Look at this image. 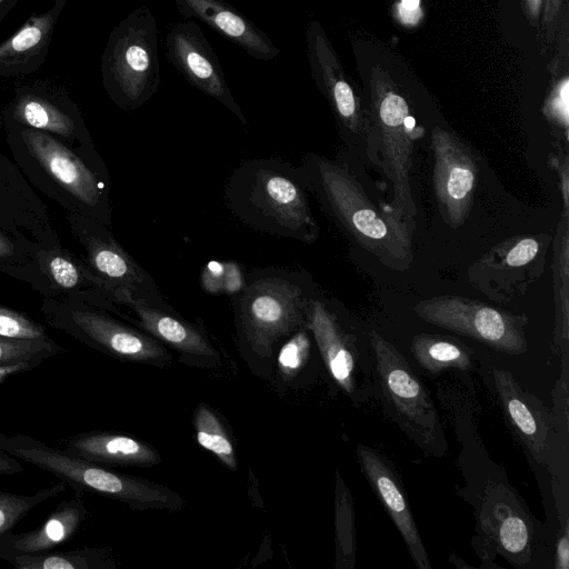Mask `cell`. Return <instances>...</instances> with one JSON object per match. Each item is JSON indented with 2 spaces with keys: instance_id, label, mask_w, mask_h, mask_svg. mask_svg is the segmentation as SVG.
Here are the masks:
<instances>
[{
  "instance_id": "7c38bea8",
  "label": "cell",
  "mask_w": 569,
  "mask_h": 569,
  "mask_svg": "<svg viewBox=\"0 0 569 569\" xmlns=\"http://www.w3.org/2000/svg\"><path fill=\"white\" fill-rule=\"evenodd\" d=\"M70 321L89 346L126 362L164 368L172 358L168 348L137 328L91 310H73Z\"/></svg>"
},
{
  "instance_id": "ac0fdd59",
  "label": "cell",
  "mask_w": 569,
  "mask_h": 569,
  "mask_svg": "<svg viewBox=\"0 0 569 569\" xmlns=\"http://www.w3.org/2000/svg\"><path fill=\"white\" fill-rule=\"evenodd\" d=\"M64 450L101 466L151 467L161 461L159 452L149 443L111 431L72 436L66 441Z\"/></svg>"
},
{
  "instance_id": "d6a6232c",
  "label": "cell",
  "mask_w": 569,
  "mask_h": 569,
  "mask_svg": "<svg viewBox=\"0 0 569 569\" xmlns=\"http://www.w3.org/2000/svg\"><path fill=\"white\" fill-rule=\"evenodd\" d=\"M569 567V530L566 521L562 533L559 536L556 545L555 568L568 569Z\"/></svg>"
},
{
  "instance_id": "8fae6325",
  "label": "cell",
  "mask_w": 569,
  "mask_h": 569,
  "mask_svg": "<svg viewBox=\"0 0 569 569\" xmlns=\"http://www.w3.org/2000/svg\"><path fill=\"white\" fill-rule=\"evenodd\" d=\"M306 326L332 380L352 400H359L361 369L356 340L333 306L317 291L307 306Z\"/></svg>"
},
{
  "instance_id": "e0dca14e",
  "label": "cell",
  "mask_w": 569,
  "mask_h": 569,
  "mask_svg": "<svg viewBox=\"0 0 569 569\" xmlns=\"http://www.w3.org/2000/svg\"><path fill=\"white\" fill-rule=\"evenodd\" d=\"M22 139L42 167L84 204L97 207L104 184L64 146L39 130H24Z\"/></svg>"
},
{
  "instance_id": "484cf974",
  "label": "cell",
  "mask_w": 569,
  "mask_h": 569,
  "mask_svg": "<svg viewBox=\"0 0 569 569\" xmlns=\"http://www.w3.org/2000/svg\"><path fill=\"white\" fill-rule=\"evenodd\" d=\"M312 336L307 326H302L291 333L277 349L274 356L279 383L292 385L306 369L312 349Z\"/></svg>"
},
{
  "instance_id": "5b68a950",
  "label": "cell",
  "mask_w": 569,
  "mask_h": 569,
  "mask_svg": "<svg viewBox=\"0 0 569 569\" xmlns=\"http://www.w3.org/2000/svg\"><path fill=\"white\" fill-rule=\"evenodd\" d=\"M382 402L390 418L426 453L441 457L446 440L436 406L406 358L377 331L369 335Z\"/></svg>"
},
{
  "instance_id": "8992f818",
  "label": "cell",
  "mask_w": 569,
  "mask_h": 569,
  "mask_svg": "<svg viewBox=\"0 0 569 569\" xmlns=\"http://www.w3.org/2000/svg\"><path fill=\"white\" fill-rule=\"evenodd\" d=\"M419 318L508 355L528 349V318L493 308L463 296L445 295L419 301L413 307Z\"/></svg>"
},
{
  "instance_id": "8d00e7d4",
  "label": "cell",
  "mask_w": 569,
  "mask_h": 569,
  "mask_svg": "<svg viewBox=\"0 0 569 569\" xmlns=\"http://www.w3.org/2000/svg\"><path fill=\"white\" fill-rule=\"evenodd\" d=\"M20 0H0V23Z\"/></svg>"
},
{
  "instance_id": "6da1fadb",
  "label": "cell",
  "mask_w": 569,
  "mask_h": 569,
  "mask_svg": "<svg viewBox=\"0 0 569 569\" xmlns=\"http://www.w3.org/2000/svg\"><path fill=\"white\" fill-rule=\"evenodd\" d=\"M298 168L308 191L349 239L390 269L411 267L410 222L391 207L377 206L347 164L307 153Z\"/></svg>"
},
{
  "instance_id": "3957f363",
  "label": "cell",
  "mask_w": 569,
  "mask_h": 569,
  "mask_svg": "<svg viewBox=\"0 0 569 569\" xmlns=\"http://www.w3.org/2000/svg\"><path fill=\"white\" fill-rule=\"evenodd\" d=\"M227 209L250 229L307 244L320 236L298 166L278 158L240 163L224 187Z\"/></svg>"
},
{
  "instance_id": "277c9868",
  "label": "cell",
  "mask_w": 569,
  "mask_h": 569,
  "mask_svg": "<svg viewBox=\"0 0 569 569\" xmlns=\"http://www.w3.org/2000/svg\"><path fill=\"white\" fill-rule=\"evenodd\" d=\"M0 449L36 466L79 492H92L121 501L137 510H179L183 498L174 490L60 450L27 435L0 432Z\"/></svg>"
},
{
  "instance_id": "4dcf8cb0",
  "label": "cell",
  "mask_w": 569,
  "mask_h": 569,
  "mask_svg": "<svg viewBox=\"0 0 569 569\" xmlns=\"http://www.w3.org/2000/svg\"><path fill=\"white\" fill-rule=\"evenodd\" d=\"M50 271L56 282L63 288H72L79 281L78 270L64 258H53L50 261Z\"/></svg>"
},
{
  "instance_id": "7402d4cb",
  "label": "cell",
  "mask_w": 569,
  "mask_h": 569,
  "mask_svg": "<svg viewBox=\"0 0 569 569\" xmlns=\"http://www.w3.org/2000/svg\"><path fill=\"white\" fill-rule=\"evenodd\" d=\"M3 559L18 569H106L112 562L111 553L106 548L12 553Z\"/></svg>"
},
{
  "instance_id": "cb8c5ba5",
  "label": "cell",
  "mask_w": 569,
  "mask_h": 569,
  "mask_svg": "<svg viewBox=\"0 0 569 569\" xmlns=\"http://www.w3.org/2000/svg\"><path fill=\"white\" fill-rule=\"evenodd\" d=\"M336 568L353 569L356 565V523L353 501L340 472H336L335 490Z\"/></svg>"
},
{
  "instance_id": "9a60e30c",
  "label": "cell",
  "mask_w": 569,
  "mask_h": 569,
  "mask_svg": "<svg viewBox=\"0 0 569 569\" xmlns=\"http://www.w3.org/2000/svg\"><path fill=\"white\" fill-rule=\"evenodd\" d=\"M357 457L362 473L400 532L415 565L420 569H431L398 475L381 453L368 446L359 445Z\"/></svg>"
},
{
  "instance_id": "d6986e66",
  "label": "cell",
  "mask_w": 569,
  "mask_h": 569,
  "mask_svg": "<svg viewBox=\"0 0 569 569\" xmlns=\"http://www.w3.org/2000/svg\"><path fill=\"white\" fill-rule=\"evenodd\" d=\"M82 493L59 502L54 511L37 529L20 535L9 533L0 541V558L12 553H41L72 538L84 522L88 511Z\"/></svg>"
},
{
  "instance_id": "e575fe53",
  "label": "cell",
  "mask_w": 569,
  "mask_h": 569,
  "mask_svg": "<svg viewBox=\"0 0 569 569\" xmlns=\"http://www.w3.org/2000/svg\"><path fill=\"white\" fill-rule=\"evenodd\" d=\"M23 470L19 459L0 449V475H16Z\"/></svg>"
},
{
  "instance_id": "5bb4252c",
  "label": "cell",
  "mask_w": 569,
  "mask_h": 569,
  "mask_svg": "<svg viewBox=\"0 0 569 569\" xmlns=\"http://www.w3.org/2000/svg\"><path fill=\"white\" fill-rule=\"evenodd\" d=\"M479 519L482 533L513 566L531 559L533 526L508 487L495 483L486 490Z\"/></svg>"
},
{
  "instance_id": "f35d334b",
  "label": "cell",
  "mask_w": 569,
  "mask_h": 569,
  "mask_svg": "<svg viewBox=\"0 0 569 569\" xmlns=\"http://www.w3.org/2000/svg\"><path fill=\"white\" fill-rule=\"evenodd\" d=\"M420 0H402L400 7L406 10H417L419 9Z\"/></svg>"
},
{
  "instance_id": "9c48e42d",
  "label": "cell",
  "mask_w": 569,
  "mask_h": 569,
  "mask_svg": "<svg viewBox=\"0 0 569 569\" xmlns=\"http://www.w3.org/2000/svg\"><path fill=\"white\" fill-rule=\"evenodd\" d=\"M431 150L438 210L442 220L457 229L466 222L473 206L478 159L459 137L440 128L432 130Z\"/></svg>"
},
{
  "instance_id": "d590c367",
  "label": "cell",
  "mask_w": 569,
  "mask_h": 569,
  "mask_svg": "<svg viewBox=\"0 0 569 569\" xmlns=\"http://www.w3.org/2000/svg\"><path fill=\"white\" fill-rule=\"evenodd\" d=\"M399 13L401 16L402 21H405L406 23L417 22L420 16L419 9L410 11L401 7L399 8Z\"/></svg>"
},
{
  "instance_id": "ffe728a7",
  "label": "cell",
  "mask_w": 569,
  "mask_h": 569,
  "mask_svg": "<svg viewBox=\"0 0 569 569\" xmlns=\"http://www.w3.org/2000/svg\"><path fill=\"white\" fill-rule=\"evenodd\" d=\"M50 91L44 84L19 88L12 117L30 128L70 137L76 131V122Z\"/></svg>"
},
{
  "instance_id": "52a82bcc",
  "label": "cell",
  "mask_w": 569,
  "mask_h": 569,
  "mask_svg": "<svg viewBox=\"0 0 569 569\" xmlns=\"http://www.w3.org/2000/svg\"><path fill=\"white\" fill-rule=\"evenodd\" d=\"M552 241V236L540 233L498 243L469 268V281L489 298L508 302L525 293L543 273Z\"/></svg>"
},
{
  "instance_id": "603a6c76",
  "label": "cell",
  "mask_w": 569,
  "mask_h": 569,
  "mask_svg": "<svg viewBox=\"0 0 569 569\" xmlns=\"http://www.w3.org/2000/svg\"><path fill=\"white\" fill-rule=\"evenodd\" d=\"M553 279L556 297V337L555 341L560 347H567L569 333V236L568 214L559 224L557 234L553 237Z\"/></svg>"
},
{
  "instance_id": "ba28073f",
  "label": "cell",
  "mask_w": 569,
  "mask_h": 569,
  "mask_svg": "<svg viewBox=\"0 0 569 569\" xmlns=\"http://www.w3.org/2000/svg\"><path fill=\"white\" fill-rule=\"evenodd\" d=\"M378 121L376 152H380V166L392 189L391 208L411 223L417 214L411 189L416 122L405 99L396 93L381 99Z\"/></svg>"
},
{
  "instance_id": "1f68e13d",
  "label": "cell",
  "mask_w": 569,
  "mask_h": 569,
  "mask_svg": "<svg viewBox=\"0 0 569 569\" xmlns=\"http://www.w3.org/2000/svg\"><path fill=\"white\" fill-rule=\"evenodd\" d=\"M556 166V170L560 178V189L562 192L563 213L568 214V151L560 149L556 159L551 161Z\"/></svg>"
},
{
  "instance_id": "30bf717a",
  "label": "cell",
  "mask_w": 569,
  "mask_h": 569,
  "mask_svg": "<svg viewBox=\"0 0 569 569\" xmlns=\"http://www.w3.org/2000/svg\"><path fill=\"white\" fill-rule=\"evenodd\" d=\"M116 297L131 309L136 319L130 321L137 328L176 351L184 363L202 368L220 363V355L206 333L179 316L170 305L152 303L120 287Z\"/></svg>"
},
{
  "instance_id": "f1b7e54d",
  "label": "cell",
  "mask_w": 569,
  "mask_h": 569,
  "mask_svg": "<svg viewBox=\"0 0 569 569\" xmlns=\"http://www.w3.org/2000/svg\"><path fill=\"white\" fill-rule=\"evenodd\" d=\"M0 337L16 340H48L41 326L3 308H0Z\"/></svg>"
},
{
  "instance_id": "4fadbf2b",
  "label": "cell",
  "mask_w": 569,
  "mask_h": 569,
  "mask_svg": "<svg viewBox=\"0 0 569 569\" xmlns=\"http://www.w3.org/2000/svg\"><path fill=\"white\" fill-rule=\"evenodd\" d=\"M500 407L516 435L536 462L547 465L555 442V418L532 393L523 390L510 371L492 369Z\"/></svg>"
},
{
  "instance_id": "d4e9b609",
  "label": "cell",
  "mask_w": 569,
  "mask_h": 569,
  "mask_svg": "<svg viewBox=\"0 0 569 569\" xmlns=\"http://www.w3.org/2000/svg\"><path fill=\"white\" fill-rule=\"evenodd\" d=\"M193 426L198 443L212 452L226 467L238 468L237 452L226 426L218 413L206 403L197 406L193 413Z\"/></svg>"
},
{
  "instance_id": "836d02e7",
  "label": "cell",
  "mask_w": 569,
  "mask_h": 569,
  "mask_svg": "<svg viewBox=\"0 0 569 569\" xmlns=\"http://www.w3.org/2000/svg\"><path fill=\"white\" fill-rule=\"evenodd\" d=\"M43 360H24L13 363L0 365V382L7 377L38 367Z\"/></svg>"
},
{
  "instance_id": "44dd1931",
  "label": "cell",
  "mask_w": 569,
  "mask_h": 569,
  "mask_svg": "<svg viewBox=\"0 0 569 569\" xmlns=\"http://www.w3.org/2000/svg\"><path fill=\"white\" fill-rule=\"evenodd\" d=\"M411 352L418 365L430 375L450 368L470 370L473 367L472 349L451 337L430 333L415 336Z\"/></svg>"
},
{
  "instance_id": "f546056e",
  "label": "cell",
  "mask_w": 569,
  "mask_h": 569,
  "mask_svg": "<svg viewBox=\"0 0 569 569\" xmlns=\"http://www.w3.org/2000/svg\"><path fill=\"white\" fill-rule=\"evenodd\" d=\"M213 24L223 33L238 40L248 41L251 33L246 22L229 10L218 9L210 14Z\"/></svg>"
},
{
  "instance_id": "83f0119b",
  "label": "cell",
  "mask_w": 569,
  "mask_h": 569,
  "mask_svg": "<svg viewBox=\"0 0 569 569\" xmlns=\"http://www.w3.org/2000/svg\"><path fill=\"white\" fill-rule=\"evenodd\" d=\"M63 350L51 340H16L0 337V365L44 360Z\"/></svg>"
},
{
  "instance_id": "4316f807",
  "label": "cell",
  "mask_w": 569,
  "mask_h": 569,
  "mask_svg": "<svg viewBox=\"0 0 569 569\" xmlns=\"http://www.w3.org/2000/svg\"><path fill=\"white\" fill-rule=\"evenodd\" d=\"M67 483L59 481L32 495L0 491V541L11 533L16 525L38 505L66 491Z\"/></svg>"
},
{
  "instance_id": "74e56055",
  "label": "cell",
  "mask_w": 569,
  "mask_h": 569,
  "mask_svg": "<svg viewBox=\"0 0 569 569\" xmlns=\"http://www.w3.org/2000/svg\"><path fill=\"white\" fill-rule=\"evenodd\" d=\"M12 244L0 236V257L9 256L12 253Z\"/></svg>"
},
{
  "instance_id": "7a4b0ae2",
  "label": "cell",
  "mask_w": 569,
  "mask_h": 569,
  "mask_svg": "<svg viewBox=\"0 0 569 569\" xmlns=\"http://www.w3.org/2000/svg\"><path fill=\"white\" fill-rule=\"evenodd\" d=\"M317 291L303 269L259 268L244 278L232 300L236 343L252 372L273 373L279 346L306 325V310Z\"/></svg>"
},
{
  "instance_id": "2e32d148",
  "label": "cell",
  "mask_w": 569,
  "mask_h": 569,
  "mask_svg": "<svg viewBox=\"0 0 569 569\" xmlns=\"http://www.w3.org/2000/svg\"><path fill=\"white\" fill-rule=\"evenodd\" d=\"M68 0H53L32 14L13 34L0 42V77L28 76L46 61L51 40Z\"/></svg>"
}]
</instances>
